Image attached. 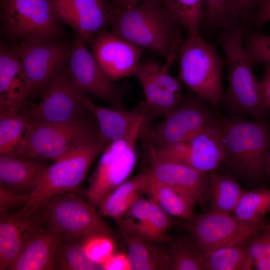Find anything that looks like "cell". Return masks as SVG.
Segmentation results:
<instances>
[{"label": "cell", "mask_w": 270, "mask_h": 270, "mask_svg": "<svg viewBox=\"0 0 270 270\" xmlns=\"http://www.w3.org/2000/svg\"><path fill=\"white\" fill-rule=\"evenodd\" d=\"M1 32L11 42L57 41L62 23L51 0H0Z\"/></svg>", "instance_id": "6"}, {"label": "cell", "mask_w": 270, "mask_h": 270, "mask_svg": "<svg viewBox=\"0 0 270 270\" xmlns=\"http://www.w3.org/2000/svg\"><path fill=\"white\" fill-rule=\"evenodd\" d=\"M140 129L110 142L102 153L89 179L88 202L96 208L117 186L128 180L136 162V142Z\"/></svg>", "instance_id": "11"}, {"label": "cell", "mask_w": 270, "mask_h": 270, "mask_svg": "<svg viewBox=\"0 0 270 270\" xmlns=\"http://www.w3.org/2000/svg\"><path fill=\"white\" fill-rule=\"evenodd\" d=\"M29 122L22 112L0 108V153L11 154L22 140Z\"/></svg>", "instance_id": "34"}, {"label": "cell", "mask_w": 270, "mask_h": 270, "mask_svg": "<svg viewBox=\"0 0 270 270\" xmlns=\"http://www.w3.org/2000/svg\"><path fill=\"white\" fill-rule=\"evenodd\" d=\"M222 127L223 120L220 121L186 141L162 148H150L149 158L180 162L202 172L212 171L224 158Z\"/></svg>", "instance_id": "14"}, {"label": "cell", "mask_w": 270, "mask_h": 270, "mask_svg": "<svg viewBox=\"0 0 270 270\" xmlns=\"http://www.w3.org/2000/svg\"><path fill=\"white\" fill-rule=\"evenodd\" d=\"M204 258L206 270H250L254 267L246 244L204 252Z\"/></svg>", "instance_id": "31"}, {"label": "cell", "mask_w": 270, "mask_h": 270, "mask_svg": "<svg viewBox=\"0 0 270 270\" xmlns=\"http://www.w3.org/2000/svg\"><path fill=\"white\" fill-rule=\"evenodd\" d=\"M0 210H8V208L24 204H26L30 196L22 195L9 190L0 182Z\"/></svg>", "instance_id": "40"}, {"label": "cell", "mask_w": 270, "mask_h": 270, "mask_svg": "<svg viewBox=\"0 0 270 270\" xmlns=\"http://www.w3.org/2000/svg\"><path fill=\"white\" fill-rule=\"evenodd\" d=\"M51 1L60 21L70 26L86 43L110 26L116 10L107 0Z\"/></svg>", "instance_id": "17"}, {"label": "cell", "mask_w": 270, "mask_h": 270, "mask_svg": "<svg viewBox=\"0 0 270 270\" xmlns=\"http://www.w3.org/2000/svg\"><path fill=\"white\" fill-rule=\"evenodd\" d=\"M83 240L61 234L54 256V269L103 270L102 265L90 260L84 248Z\"/></svg>", "instance_id": "28"}, {"label": "cell", "mask_w": 270, "mask_h": 270, "mask_svg": "<svg viewBox=\"0 0 270 270\" xmlns=\"http://www.w3.org/2000/svg\"><path fill=\"white\" fill-rule=\"evenodd\" d=\"M110 26L112 34L166 58L180 26L161 0H144L131 8H116Z\"/></svg>", "instance_id": "1"}, {"label": "cell", "mask_w": 270, "mask_h": 270, "mask_svg": "<svg viewBox=\"0 0 270 270\" xmlns=\"http://www.w3.org/2000/svg\"><path fill=\"white\" fill-rule=\"evenodd\" d=\"M144 48L105 29L92 42L91 53L98 65L111 81L134 75Z\"/></svg>", "instance_id": "18"}, {"label": "cell", "mask_w": 270, "mask_h": 270, "mask_svg": "<svg viewBox=\"0 0 270 270\" xmlns=\"http://www.w3.org/2000/svg\"><path fill=\"white\" fill-rule=\"evenodd\" d=\"M256 0H234L232 18L234 22L246 24L250 22L255 12Z\"/></svg>", "instance_id": "39"}, {"label": "cell", "mask_w": 270, "mask_h": 270, "mask_svg": "<svg viewBox=\"0 0 270 270\" xmlns=\"http://www.w3.org/2000/svg\"><path fill=\"white\" fill-rule=\"evenodd\" d=\"M168 270H206L204 252L190 236L170 240Z\"/></svg>", "instance_id": "30"}, {"label": "cell", "mask_w": 270, "mask_h": 270, "mask_svg": "<svg viewBox=\"0 0 270 270\" xmlns=\"http://www.w3.org/2000/svg\"><path fill=\"white\" fill-rule=\"evenodd\" d=\"M183 220L184 228L204 253L222 247L244 244L256 234L270 228V224L264 220L250 222L230 214L210 211Z\"/></svg>", "instance_id": "10"}, {"label": "cell", "mask_w": 270, "mask_h": 270, "mask_svg": "<svg viewBox=\"0 0 270 270\" xmlns=\"http://www.w3.org/2000/svg\"><path fill=\"white\" fill-rule=\"evenodd\" d=\"M180 78L199 97L218 106L222 96V72L224 62L216 47L198 34L188 35L180 48Z\"/></svg>", "instance_id": "8"}, {"label": "cell", "mask_w": 270, "mask_h": 270, "mask_svg": "<svg viewBox=\"0 0 270 270\" xmlns=\"http://www.w3.org/2000/svg\"><path fill=\"white\" fill-rule=\"evenodd\" d=\"M166 10L188 35L198 34L204 18V0H161Z\"/></svg>", "instance_id": "35"}, {"label": "cell", "mask_w": 270, "mask_h": 270, "mask_svg": "<svg viewBox=\"0 0 270 270\" xmlns=\"http://www.w3.org/2000/svg\"><path fill=\"white\" fill-rule=\"evenodd\" d=\"M265 238V256L270 258V228L264 230Z\"/></svg>", "instance_id": "47"}, {"label": "cell", "mask_w": 270, "mask_h": 270, "mask_svg": "<svg viewBox=\"0 0 270 270\" xmlns=\"http://www.w3.org/2000/svg\"><path fill=\"white\" fill-rule=\"evenodd\" d=\"M266 171L270 176V150H269L266 160Z\"/></svg>", "instance_id": "48"}, {"label": "cell", "mask_w": 270, "mask_h": 270, "mask_svg": "<svg viewBox=\"0 0 270 270\" xmlns=\"http://www.w3.org/2000/svg\"><path fill=\"white\" fill-rule=\"evenodd\" d=\"M254 267L258 270H270V258L264 256L254 262Z\"/></svg>", "instance_id": "46"}, {"label": "cell", "mask_w": 270, "mask_h": 270, "mask_svg": "<svg viewBox=\"0 0 270 270\" xmlns=\"http://www.w3.org/2000/svg\"><path fill=\"white\" fill-rule=\"evenodd\" d=\"M148 180L146 192L149 199L171 216L189 219L194 216L196 204L184 194L161 182L146 168Z\"/></svg>", "instance_id": "25"}, {"label": "cell", "mask_w": 270, "mask_h": 270, "mask_svg": "<svg viewBox=\"0 0 270 270\" xmlns=\"http://www.w3.org/2000/svg\"><path fill=\"white\" fill-rule=\"evenodd\" d=\"M104 270H132L128 254L124 252L114 254L102 264Z\"/></svg>", "instance_id": "42"}, {"label": "cell", "mask_w": 270, "mask_h": 270, "mask_svg": "<svg viewBox=\"0 0 270 270\" xmlns=\"http://www.w3.org/2000/svg\"><path fill=\"white\" fill-rule=\"evenodd\" d=\"M260 88L262 104L270 112V63L264 64V74L260 82Z\"/></svg>", "instance_id": "44"}, {"label": "cell", "mask_w": 270, "mask_h": 270, "mask_svg": "<svg viewBox=\"0 0 270 270\" xmlns=\"http://www.w3.org/2000/svg\"><path fill=\"white\" fill-rule=\"evenodd\" d=\"M200 99L183 98L178 107L153 128L146 148H162L186 141L219 122Z\"/></svg>", "instance_id": "16"}, {"label": "cell", "mask_w": 270, "mask_h": 270, "mask_svg": "<svg viewBox=\"0 0 270 270\" xmlns=\"http://www.w3.org/2000/svg\"><path fill=\"white\" fill-rule=\"evenodd\" d=\"M262 0H256V4H258Z\"/></svg>", "instance_id": "49"}, {"label": "cell", "mask_w": 270, "mask_h": 270, "mask_svg": "<svg viewBox=\"0 0 270 270\" xmlns=\"http://www.w3.org/2000/svg\"><path fill=\"white\" fill-rule=\"evenodd\" d=\"M0 210V270H8L20 254L28 228L26 218L20 214Z\"/></svg>", "instance_id": "24"}, {"label": "cell", "mask_w": 270, "mask_h": 270, "mask_svg": "<svg viewBox=\"0 0 270 270\" xmlns=\"http://www.w3.org/2000/svg\"><path fill=\"white\" fill-rule=\"evenodd\" d=\"M234 0H204V20L208 26L224 28L234 22Z\"/></svg>", "instance_id": "37"}, {"label": "cell", "mask_w": 270, "mask_h": 270, "mask_svg": "<svg viewBox=\"0 0 270 270\" xmlns=\"http://www.w3.org/2000/svg\"><path fill=\"white\" fill-rule=\"evenodd\" d=\"M16 44L32 96H42L68 63L73 42L40 40Z\"/></svg>", "instance_id": "15"}, {"label": "cell", "mask_w": 270, "mask_h": 270, "mask_svg": "<svg viewBox=\"0 0 270 270\" xmlns=\"http://www.w3.org/2000/svg\"><path fill=\"white\" fill-rule=\"evenodd\" d=\"M28 122L21 142L8 155L54 162L100 135L94 116L80 122Z\"/></svg>", "instance_id": "3"}, {"label": "cell", "mask_w": 270, "mask_h": 270, "mask_svg": "<svg viewBox=\"0 0 270 270\" xmlns=\"http://www.w3.org/2000/svg\"><path fill=\"white\" fill-rule=\"evenodd\" d=\"M222 140L223 161L237 172L256 178L266 171L270 127L264 120H223Z\"/></svg>", "instance_id": "4"}, {"label": "cell", "mask_w": 270, "mask_h": 270, "mask_svg": "<svg viewBox=\"0 0 270 270\" xmlns=\"http://www.w3.org/2000/svg\"><path fill=\"white\" fill-rule=\"evenodd\" d=\"M244 32V49L252 66L270 63V36L248 28Z\"/></svg>", "instance_id": "36"}, {"label": "cell", "mask_w": 270, "mask_h": 270, "mask_svg": "<svg viewBox=\"0 0 270 270\" xmlns=\"http://www.w3.org/2000/svg\"><path fill=\"white\" fill-rule=\"evenodd\" d=\"M245 24L236 22L222 28L218 40L226 58L228 88L226 100L236 110L264 120L269 112L260 96V82L246 54L242 40Z\"/></svg>", "instance_id": "2"}, {"label": "cell", "mask_w": 270, "mask_h": 270, "mask_svg": "<svg viewBox=\"0 0 270 270\" xmlns=\"http://www.w3.org/2000/svg\"><path fill=\"white\" fill-rule=\"evenodd\" d=\"M38 207L45 220L61 234L83 240L98 236L114 238V232L96 207L72 192L54 196Z\"/></svg>", "instance_id": "9"}, {"label": "cell", "mask_w": 270, "mask_h": 270, "mask_svg": "<svg viewBox=\"0 0 270 270\" xmlns=\"http://www.w3.org/2000/svg\"><path fill=\"white\" fill-rule=\"evenodd\" d=\"M140 0H112V4L118 10H123L134 8Z\"/></svg>", "instance_id": "45"}, {"label": "cell", "mask_w": 270, "mask_h": 270, "mask_svg": "<svg viewBox=\"0 0 270 270\" xmlns=\"http://www.w3.org/2000/svg\"><path fill=\"white\" fill-rule=\"evenodd\" d=\"M122 236L128 246L132 270H168V248L142 239Z\"/></svg>", "instance_id": "27"}, {"label": "cell", "mask_w": 270, "mask_h": 270, "mask_svg": "<svg viewBox=\"0 0 270 270\" xmlns=\"http://www.w3.org/2000/svg\"><path fill=\"white\" fill-rule=\"evenodd\" d=\"M244 190L231 176L218 175L211 172L208 195L210 202V211L222 214L232 212Z\"/></svg>", "instance_id": "29"}, {"label": "cell", "mask_w": 270, "mask_h": 270, "mask_svg": "<svg viewBox=\"0 0 270 270\" xmlns=\"http://www.w3.org/2000/svg\"><path fill=\"white\" fill-rule=\"evenodd\" d=\"M150 199L140 197L123 214L115 219L122 236L146 240L150 220Z\"/></svg>", "instance_id": "32"}, {"label": "cell", "mask_w": 270, "mask_h": 270, "mask_svg": "<svg viewBox=\"0 0 270 270\" xmlns=\"http://www.w3.org/2000/svg\"><path fill=\"white\" fill-rule=\"evenodd\" d=\"M16 42H0V108L22 112L32 97Z\"/></svg>", "instance_id": "19"}, {"label": "cell", "mask_w": 270, "mask_h": 270, "mask_svg": "<svg viewBox=\"0 0 270 270\" xmlns=\"http://www.w3.org/2000/svg\"><path fill=\"white\" fill-rule=\"evenodd\" d=\"M50 166L44 160L0 155V182L12 192L30 196L40 186Z\"/></svg>", "instance_id": "23"}, {"label": "cell", "mask_w": 270, "mask_h": 270, "mask_svg": "<svg viewBox=\"0 0 270 270\" xmlns=\"http://www.w3.org/2000/svg\"><path fill=\"white\" fill-rule=\"evenodd\" d=\"M270 212V190L262 188L244 190L232 211L233 216L247 222H258L264 220Z\"/></svg>", "instance_id": "33"}, {"label": "cell", "mask_w": 270, "mask_h": 270, "mask_svg": "<svg viewBox=\"0 0 270 270\" xmlns=\"http://www.w3.org/2000/svg\"><path fill=\"white\" fill-rule=\"evenodd\" d=\"M148 180L146 168L117 186L100 202V214L114 220L123 214L146 192Z\"/></svg>", "instance_id": "26"}, {"label": "cell", "mask_w": 270, "mask_h": 270, "mask_svg": "<svg viewBox=\"0 0 270 270\" xmlns=\"http://www.w3.org/2000/svg\"><path fill=\"white\" fill-rule=\"evenodd\" d=\"M264 230L254 235L245 243L247 246L250 256L254 262H254L264 256L266 254Z\"/></svg>", "instance_id": "41"}, {"label": "cell", "mask_w": 270, "mask_h": 270, "mask_svg": "<svg viewBox=\"0 0 270 270\" xmlns=\"http://www.w3.org/2000/svg\"><path fill=\"white\" fill-rule=\"evenodd\" d=\"M70 79L68 63L60 70L36 104L26 108L22 114L28 122H80L92 113L82 102Z\"/></svg>", "instance_id": "12"}, {"label": "cell", "mask_w": 270, "mask_h": 270, "mask_svg": "<svg viewBox=\"0 0 270 270\" xmlns=\"http://www.w3.org/2000/svg\"><path fill=\"white\" fill-rule=\"evenodd\" d=\"M84 248L88 258L101 265L114 254V238L106 236H98L84 240Z\"/></svg>", "instance_id": "38"}, {"label": "cell", "mask_w": 270, "mask_h": 270, "mask_svg": "<svg viewBox=\"0 0 270 270\" xmlns=\"http://www.w3.org/2000/svg\"><path fill=\"white\" fill-rule=\"evenodd\" d=\"M258 5L249 22L260 26L270 21V0H262Z\"/></svg>", "instance_id": "43"}, {"label": "cell", "mask_w": 270, "mask_h": 270, "mask_svg": "<svg viewBox=\"0 0 270 270\" xmlns=\"http://www.w3.org/2000/svg\"><path fill=\"white\" fill-rule=\"evenodd\" d=\"M44 220L36 222L26 232L22 250L10 270H52L61 234Z\"/></svg>", "instance_id": "20"}, {"label": "cell", "mask_w": 270, "mask_h": 270, "mask_svg": "<svg viewBox=\"0 0 270 270\" xmlns=\"http://www.w3.org/2000/svg\"><path fill=\"white\" fill-rule=\"evenodd\" d=\"M86 108L95 117L100 134L110 142L126 138L140 129L148 112L144 102L130 110L109 109L97 105L86 96H80Z\"/></svg>", "instance_id": "22"}, {"label": "cell", "mask_w": 270, "mask_h": 270, "mask_svg": "<svg viewBox=\"0 0 270 270\" xmlns=\"http://www.w3.org/2000/svg\"><path fill=\"white\" fill-rule=\"evenodd\" d=\"M154 176L178 190L196 204H203L208 198L210 176L186 164L150 158Z\"/></svg>", "instance_id": "21"}, {"label": "cell", "mask_w": 270, "mask_h": 270, "mask_svg": "<svg viewBox=\"0 0 270 270\" xmlns=\"http://www.w3.org/2000/svg\"><path fill=\"white\" fill-rule=\"evenodd\" d=\"M110 143L100 134L54 161L48 168L40 186L20 212L28 214L48 198L76 190L84 180L93 162Z\"/></svg>", "instance_id": "7"}, {"label": "cell", "mask_w": 270, "mask_h": 270, "mask_svg": "<svg viewBox=\"0 0 270 270\" xmlns=\"http://www.w3.org/2000/svg\"><path fill=\"white\" fill-rule=\"evenodd\" d=\"M74 34L68 68L75 91L81 96L91 94L104 100L112 108L126 110L122 100L126 86L115 84L104 75L88 50L86 42Z\"/></svg>", "instance_id": "13"}, {"label": "cell", "mask_w": 270, "mask_h": 270, "mask_svg": "<svg viewBox=\"0 0 270 270\" xmlns=\"http://www.w3.org/2000/svg\"><path fill=\"white\" fill-rule=\"evenodd\" d=\"M181 31L178 30L166 60L162 65L154 58L140 62L134 75L142 88L148 112L142 126L144 132H151L153 120L156 117L168 116L180 105L182 94L180 82L168 71L180 54L183 44Z\"/></svg>", "instance_id": "5"}]
</instances>
